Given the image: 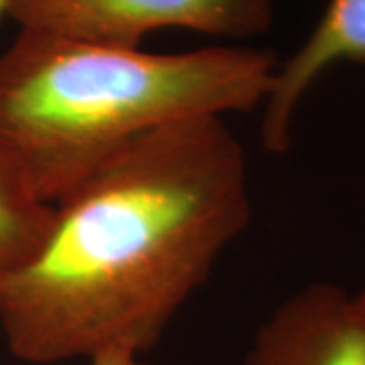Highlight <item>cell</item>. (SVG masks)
Here are the masks:
<instances>
[{"label": "cell", "mask_w": 365, "mask_h": 365, "mask_svg": "<svg viewBox=\"0 0 365 365\" xmlns=\"http://www.w3.org/2000/svg\"><path fill=\"white\" fill-rule=\"evenodd\" d=\"M252 222L246 150L225 118L126 146L53 203L35 256L0 282V331L25 364L143 355Z\"/></svg>", "instance_id": "obj_1"}, {"label": "cell", "mask_w": 365, "mask_h": 365, "mask_svg": "<svg viewBox=\"0 0 365 365\" xmlns=\"http://www.w3.org/2000/svg\"><path fill=\"white\" fill-rule=\"evenodd\" d=\"M278 66L248 45L155 53L19 31L0 53V146L53 205L150 132L262 108Z\"/></svg>", "instance_id": "obj_2"}, {"label": "cell", "mask_w": 365, "mask_h": 365, "mask_svg": "<svg viewBox=\"0 0 365 365\" xmlns=\"http://www.w3.org/2000/svg\"><path fill=\"white\" fill-rule=\"evenodd\" d=\"M278 0H9L19 31L116 47H143L148 35L182 29L246 41L274 23Z\"/></svg>", "instance_id": "obj_3"}, {"label": "cell", "mask_w": 365, "mask_h": 365, "mask_svg": "<svg viewBox=\"0 0 365 365\" xmlns=\"http://www.w3.org/2000/svg\"><path fill=\"white\" fill-rule=\"evenodd\" d=\"M246 365H365L353 292L333 282L292 292L258 327Z\"/></svg>", "instance_id": "obj_4"}, {"label": "cell", "mask_w": 365, "mask_h": 365, "mask_svg": "<svg viewBox=\"0 0 365 365\" xmlns=\"http://www.w3.org/2000/svg\"><path fill=\"white\" fill-rule=\"evenodd\" d=\"M339 63H365V0H329L309 37L280 61L262 106L260 140L268 153H287L302 100Z\"/></svg>", "instance_id": "obj_5"}, {"label": "cell", "mask_w": 365, "mask_h": 365, "mask_svg": "<svg viewBox=\"0 0 365 365\" xmlns=\"http://www.w3.org/2000/svg\"><path fill=\"white\" fill-rule=\"evenodd\" d=\"M51 217L53 205L41 201L25 173L0 146V282L35 256Z\"/></svg>", "instance_id": "obj_6"}, {"label": "cell", "mask_w": 365, "mask_h": 365, "mask_svg": "<svg viewBox=\"0 0 365 365\" xmlns=\"http://www.w3.org/2000/svg\"><path fill=\"white\" fill-rule=\"evenodd\" d=\"M88 365H150L143 359V355L132 351H122V349H112V351L100 353L96 357L88 359Z\"/></svg>", "instance_id": "obj_7"}, {"label": "cell", "mask_w": 365, "mask_h": 365, "mask_svg": "<svg viewBox=\"0 0 365 365\" xmlns=\"http://www.w3.org/2000/svg\"><path fill=\"white\" fill-rule=\"evenodd\" d=\"M353 302H355L357 314H359V319H361V323L365 327V284L357 292H353Z\"/></svg>", "instance_id": "obj_8"}, {"label": "cell", "mask_w": 365, "mask_h": 365, "mask_svg": "<svg viewBox=\"0 0 365 365\" xmlns=\"http://www.w3.org/2000/svg\"><path fill=\"white\" fill-rule=\"evenodd\" d=\"M9 16V0H0V21Z\"/></svg>", "instance_id": "obj_9"}]
</instances>
